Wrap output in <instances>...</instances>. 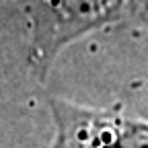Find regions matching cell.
Segmentation results:
<instances>
[{"label":"cell","instance_id":"cell-1","mask_svg":"<svg viewBox=\"0 0 148 148\" xmlns=\"http://www.w3.org/2000/svg\"><path fill=\"white\" fill-rule=\"evenodd\" d=\"M123 0H31L37 41L49 51L72 35L111 18Z\"/></svg>","mask_w":148,"mask_h":148}]
</instances>
